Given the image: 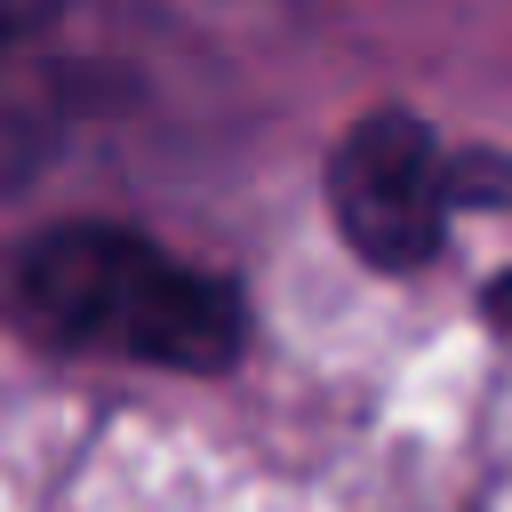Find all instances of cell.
Here are the masks:
<instances>
[{
	"mask_svg": "<svg viewBox=\"0 0 512 512\" xmlns=\"http://www.w3.org/2000/svg\"><path fill=\"white\" fill-rule=\"evenodd\" d=\"M488 320H496V328H512V280H496V288H488Z\"/></svg>",
	"mask_w": 512,
	"mask_h": 512,
	"instance_id": "cell-4",
	"label": "cell"
},
{
	"mask_svg": "<svg viewBox=\"0 0 512 512\" xmlns=\"http://www.w3.org/2000/svg\"><path fill=\"white\" fill-rule=\"evenodd\" d=\"M456 208H464V152H440L416 112H368L328 152V216L344 248L376 272L432 264Z\"/></svg>",
	"mask_w": 512,
	"mask_h": 512,
	"instance_id": "cell-2",
	"label": "cell"
},
{
	"mask_svg": "<svg viewBox=\"0 0 512 512\" xmlns=\"http://www.w3.org/2000/svg\"><path fill=\"white\" fill-rule=\"evenodd\" d=\"M16 328L48 352H112L176 376H216L248 344L240 288L224 272L176 264L128 224H48L8 272Z\"/></svg>",
	"mask_w": 512,
	"mask_h": 512,
	"instance_id": "cell-1",
	"label": "cell"
},
{
	"mask_svg": "<svg viewBox=\"0 0 512 512\" xmlns=\"http://www.w3.org/2000/svg\"><path fill=\"white\" fill-rule=\"evenodd\" d=\"M40 8H48V0H8V16H0V24H8V40H24V32L40 24Z\"/></svg>",
	"mask_w": 512,
	"mask_h": 512,
	"instance_id": "cell-3",
	"label": "cell"
}]
</instances>
